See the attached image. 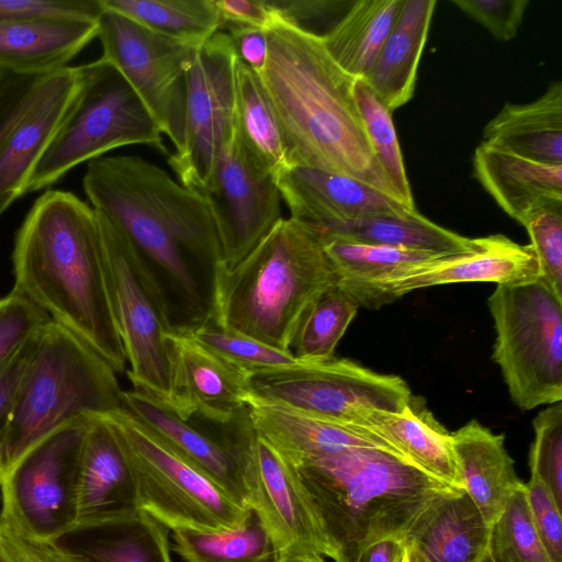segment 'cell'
<instances>
[{
	"label": "cell",
	"mask_w": 562,
	"mask_h": 562,
	"mask_svg": "<svg viewBox=\"0 0 562 562\" xmlns=\"http://www.w3.org/2000/svg\"><path fill=\"white\" fill-rule=\"evenodd\" d=\"M0 562H87L61 541L30 538L0 515Z\"/></svg>",
	"instance_id": "bcb514c9"
},
{
	"label": "cell",
	"mask_w": 562,
	"mask_h": 562,
	"mask_svg": "<svg viewBox=\"0 0 562 562\" xmlns=\"http://www.w3.org/2000/svg\"><path fill=\"white\" fill-rule=\"evenodd\" d=\"M116 374L83 340L46 322L32 339L15 393L3 474L29 448L71 419L123 408Z\"/></svg>",
	"instance_id": "8992f818"
},
{
	"label": "cell",
	"mask_w": 562,
	"mask_h": 562,
	"mask_svg": "<svg viewBox=\"0 0 562 562\" xmlns=\"http://www.w3.org/2000/svg\"><path fill=\"white\" fill-rule=\"evenodd\" d=\"M359 305L337 282L326 289L301 319L290 351L297 361L334 359L337 344L355 318Z\"/></svg>",
	"instance_id": "8d00e7d4"
},
{
	"label": "cell",
	"mask_w": 562,
	"mask_h": 562,
	"mask_svg": "<svg viewBox=\"0 0 562 562\" xmlns=\"http://www.w3.org/2000/svg\"><path fill=\"white\" fill-rule=\"evenodd\" d=\"M78 85L76 67L53 71L40 94L0 146V216L26 194L31 175L68 111Z\"/></svg>",
	"instance_id": "7402d4cb"
},
{
	"label": "cell",
	"mask_w": 562,
	"mask_h": 562,
	"mask_svg": "<svg viewBox=\"0 0 562 562\" xmlns=\"http://www.w3.org/2000/svg\"><path fill=\"white\" fill-rule=\"evenodd\" d=\"M215 4L222 19L221 31L231 25L267 31L278 21L267 0H215Z\"/></svg>",
	"instance_id": "816d5d0a"
},
{
	"label": "cell",
	"mask_w": 562,
	"mask_h": 562,
	"mask_svg": "<svg viewBox=\"0 0 562 562\" xmlns=\"http://www.w3.org/2000/svg\"><path fill=\"white\" fill-rule=\"evenodd\" d=\"M101 4L154 32L187 42L203 43L222 27L215 0H101Z\"/></svg>",
	"instance_id": "d590c367"
},
{
	"label": "cell",
	"mask_w": 562,
	"mask_h": 562,
	"mask_svg": "<svg viewBox=\"0 0 562 562\" xmlns=\"http://www.w3.org/2000/svg\"><path fill=\"white\" fill-rule=\"evenodd\" d=\"M461 11L483 25L495 38L510 41L522 23L529 0H453Z\"/></svg>",
	"instance_id": "c3c4849f"
},
{
	"label": "cell",
	"mask_w": 562,
	"mask_h": 562,
	"mask_svg": "<svg viewBox=\"0 0 562 562\" xmlns=\"http://www.w3.org/2000/svg\"><path fill=\"white\" fill-rule=\"evenodd\" d=\"M535 438L529 468L562 509V401L540 411L532 422Z\"/></svg>",
	"instance_id": "b9f144b4"
},
{
	"label": "cell",
	"mask_w": 562,
	"mask_h": 562,
	"mask_svg": "<svg viewBox=\"0 0 562 562\" xmlns=\"http://www.w3.org/2000/svg\"><path fill=\"white\" fill-rule=\"evenodd\" d=\"M476 239V246L468 251L404 266L378 280L338 284L359 306L376 310L417 289L461 282L501 284L540 276L530 245H519L502 234Z\"/></svg>",
	"instance_id": "e0dca14e"
},
{
	"label": "cell",
	"mask_w": 562,
	"mask_h": 562,
	"mask_svg": "<svg viewBox=\"0 0 562 562\" xmlns=\"http://www.w3.org/2000/svg\"><path fill=\"white\" fill-rule=\"evenodd\" d=\"M89 416L74 418L37 441L3 474L0 515L23 535L60 541L77 529Z\"/></svg>",
	"instance_id": "8fae6325"
},
{
	"label": "cell",
	"mask_w": 562,
	"mask_h": 562,
	"mask_svg": "<svg viewBox=\"0 0 562 562\" xmlns=\"http://www.w3.org/2000/svg\"><path fill=\"white\" fill-rule=\"evenodd\" d=\"M236 59L231 37L218 31L196 47L186 72L183 143L168 164L178 181L195 191L207 186L234 131Z\"/></svg>",
	"instance_id": "9a60e30c"
},
{
	"label": "cell",
	"mask_w": 562,
	"mask_h": 562,
	"mask_svg": "<svg viewBox=\"0 0 562 562\" xmlns=\"http://www.w3.org/2000/svg\"><path fill=\"white\" fill-rule=\"evenodd\" d=\"M535 527L553 562H562V518L550 491L536 477L525 483Z\"/></svg>",
	"instance_id": "681fc988"
},
{
	"label": "cell",
	"mask_w": 562,
	"mask_h": 562,
	"mask_svg": "<svg viewBox=\"0 0 562 562\" xmlns=\"http://www.w3.org/2000/svg\"><path fill=\"white\" fill-rule=\"evenodd\" d=\"M235 127L249 161L277 177L288 167L280 126L261 79L238 58L234 71Z\"/></svg>",
	"instance_id": "1f68e13d"
},
{
	"label": "cell",
	"mask_w": 562,
	"mask_h": 562,
	"mask_svg": "<svg viewBox=\"0 0 562 562\" xmlns=\"http://www.w3.org/2000/svg\"><path fill=\"white\" fill-rule=\"evenodd\" d=\"M169 532L140 510L128 518L76 529L65 538L71 540L66 546L87 562H172Z\"/></svg>",
	"instance_id": "4dcf8cb0"
},
{
	"label": "cell",
	"mask_w": 562,
	"mask_h": 562,
	"mask_svg": "<svg viewBox=\"0 0 562 562\" xmlns=\"http://www.w3.org/2000/svg\"><path fill=\"white\" fill-rule=\"evenodd\" d=\"M267 38V61L258 75L288 166L351 177L396 199L364 131L353 93L357 79L334 61L319 37L278 20Z\"/></svg>",
	"instance_id": "7a4b0ae2"
},
{
	"label": "cell",
	"mask_w": 562,
	"mask_h": 562,
	"mask_svg": "<svg viewBox=\"0 0 562 562\" xmlns=\"http://www.w3.org/2000/svg\"><path fill=\"white\" fill-rule=\"evenodd\" d=\"M403 3L404 0H353L323 38L329 56L349 76L362 78L387 37Z\"/></svg>",
	"instance_id": "836d02e7"
},
{
	"label": "cell",
	"mask_w": 562,
	"mask_h": 562,
	"mask_svg": "<svg viewBox=\"0 0 562 562\" xmlns=\"http://www.w3.org/2000/svg\"><path fill=\"white\" fill-rule=\"evenodd\" d=\"M278 562H326L325 560L302 558V557H281Z\"/></svg>",
	"instance_id": "6f0895ef"
},
{
	"label": "cell",
	"mask_w": 562,
	"mask_h": 562,
	"mask_svg": "<svg viewBox=\"0 0 562 562\" xmlns=\"http://www.w3.org/2000/svg\"><path fill=\"white\" fill-rule=\"evenodd\" d=\"M281 557L329 559L318 522L281 454L256 432L254 498Z\"/></svg>",
	"instance_id": "ffe728a7"
},
{
	"label": "cell",
	"mask_w": 562,
	"mask_h": 562,
	"mask_svg": "<svg viewBox=\"0 0 562 562\" xmlns=\"http://www.w3.org/2000/svg\"><path fill=\"white\" fill-rule=\"evenodd\" d=\"M12 291L70 330L116 373L126 372L112 315L95 211L76 194L48 189L29 210L12 249Z\"/></svg>",
	"instance_id": "3957f363"
},
{
	"label": "cell",
	"mask_w": 562,
	"mask_h": 562,
	"mask_svg": "<svg viewBox=\"0 0 562 562\" xmlns=\"http://www.w3.org/2000/svg\"><path fill=\"white\" fill-rule=\"evenodd\" d=\"M101 0H0V19L14 16H68L98 21Z\"/></svg>",
	"instance_id": "f907efd6"
},
{
	"label": "cell",
	"mask_w": 562,
	"mask_h": 562,
	"mask_svg": "<svg viewBox=\"0 0 562 562\" xmlns=\"http://www.w3.org/2000/svg\"><path fill=\"white\" fill-rule=\"evenodd\" d=\"M276 183L290 217L317 232L374 215L416 211L355 178L319 169L288 166Z\"/></svg>",
	"instance_id": "44dd1931"
},
{
	"label": "cell",
	"mask_w": 562,
	"mask_h": 562,
	"mask_svg": "<svg viewBox=\"0 0 562 562\" xmlns=\"http://www.w3.org/2000/svg\"><path fill=\"white\" fill-rule=\"evenodd\" d=\"M98 35V21L68 16L0 19V68L50 74L68 66Z\"/></svg>",
	"instance_id": "603a6c76"
},
{
	"label": "cell",
	"mask_w": 562,
	"mask_h": 562,
	"mask_svg": "<svg viewBox=\"0 0 562 562\" xmlns=\"http://www.w3.org/2000/svg\"><path fill=\"white\" fill-rule=\"evenodd\" d=\"M322 237L406 248L434 254H457L473 249L476 238H468L431 222L416 211L404 215L381 214L331 225Z\"/></svg>",
	"instance_id": "d6a6232c"
},
{
	"label": "cell",
	"mask_w": 562,
	"mask_h": 562,
	"mask_svg": "<svg viewBox=\"0 0 562 562\" xmlns=\"http://www.w3.org/2000/svg\"><path fill=\"white\" fill-rule=\"evenodd\" d=\"M138 512L136 479L116 428L108 413L90 415L81 454L77 529Z\"/></svg>",
	"instance_id": "d6986e66"
},
{
	"label": "cell",
	"mask_w": 562,
	"mask_h": 562,
	"mask_svg": "<svg viewBox=\"0 0 562 562\" xmlns=\"http://www.w3.org/2000/svg\"><path fill=\"white\" fill-rule=\"evenodd\" d=\"M353 0H267L277 19L301 32L324 38Z\"/></svg>",
	"instance_id": "f6af8a7d"
},
{
	"label": "cell",
	"mask_w": 562,
	"mask_h": 562,
	"mask_svg": "<svg viewBox=\"0 0 562 562\" xmlns=\"http://www.w3.org/2000/svg\"><path fill=\"white\" fill-rule=\"evenodd\" d=\"M337 282L321 234L281 218L238 263L220 262L212 319L273 348L290 351L304 314Z\"/></svg>",
	"instance_id": "5b68a950"
},
{
	"label": "cell",
	"mask_w": 562,
	"mask_h": 562,
	"mask_svg": "<svg viewBox=\"0 0 562 562\" xmlns=\"http://www.w3.org/2000/svg\"><path fill=\"white\" fill-rule=\"evenodd\" d=\"M350 425L380 438L431 476L464 491L451 432L434 417L423 398L412 395L400 413L367 411Z\"/></svg>",
	"instance_id": "cb8c5ba5"
},
{
	"label": "cell",
	"mask_w": 562,
	"mask_h": 562,
	"mask_svg": "<svg viewBox=\"0 0 562 562\" xmlns=\"http://www.w3.org/2000/svg\"><path fill=\"white\" fill-rule=\"evenodd\" d=\"M50 317L19 293L0 297V370Z\"/></svg>",
	"instance_id": "ee69618b"
},
{
	"label": "cell",
	"mask_w": 562,
	"mask_h": 562,
	"mask_svg": "<svg viewBox=\"0 0 562 562\" xmlns=\"http://www.w3.org/2000/svg\"><path fill=\"white\" fill-rule=\"evenodd\" d=\"M248 409L256 432L288 461L359 446H376L394 451L380 438L352 425L328 422L252 400L248 401Z\"/></svg>",
	"instance_id": "4316f807"
},
{
	"label": "cell",
	"mask_w": 562,
	"mask_h": 562,
	"mask_svg": "<svg viewBox=\"0 0 562 562\" xmlns=\"http://www.w3.org/2000/svg\"><path fill=\"white\" fill-rule=\"evenodd\" d=\"M247 382L249 400L344 425L367 411L400 413L413 395L402 378L374 372L349 359L297 361L250 372Z\"/></svg>",
	"instance_id": "7c38bea8"
},
{
	"label": "cell",
	"mask_w": 562,
	"mask_h": 562,
	"mask_svg": "<svg viewBox=\"0 0 562 562\" xmlns=\"http://www.w3.org/2000/svg\"><path fill=\"white\" fill-rule=\"evenodd\" d=\"M490 553L495 562H553L535 527L525 483L492 524Z\"/></svg>",
	"instance_id": "ab89813d"
},
{
	"label": "cell",
	"mask_w": 562,
	"mask_h": 562,
	"mask_svg": "<svg viewBox=\"0 0 562 562\" xmlns=\"http://www.w3.org/2000/svg\"><path fill=\"white\" fill-rule=\"evenodd\" d=\"M172 405L178 416L226 424L248 406L247 373L189 335L169 333Z\"/></svg>",
	"instance_id": "ac0fdd59"
},
{
	"label": "cell",
	"mask_w": 562,
	"mask_h": 562,
	"mask_svg": "<svg viewBox=\"0 0 562 562\" xmlns=\"http://www.w3.org/2000/svg\"><path fill=\"white\" fill-rule=\"evenodd\" d=\"M97 37L101 58L125 78L179 150L184 133L186 72L201 43L159 34L105 9L98 20Z\"/></svg>",
	"instance_id": "4fadbf2b"
},
{
	"label": "cell",
	"mask_w": 562,
	"mask_h": 562,
	"mask_svg": "<svg viewBox=\"0 0 562 562\" xmlns=\"http://www.w3.org/2000/svg\"><path fill=\"white\" fill-rule=\"evenodd\" d=\"M325 254L339 284H356L378 280L390 272L447 254H434L322 237Z\"/></svg>",
	"instance_id": "74e56055"
},
{
	"label": "cell",
	"mask_w": 562,
	"mask_h": 562,
	"mask_svg": "<svg viewBox=\"0 0 562 562\" xmlns=\"http://www.w3.org/2000/svg\"><path fill=\"white\" fill-rule=\"evenodd\" d=\"M334 562H357L375 541L406 536L432 505L458 490L376 446L284 460Z\"/></svg>",
	"instance_id": "277c9868"
},
{
	"label": "cell",
	"mask_w": 562,
	"mask_h": 562,
	"mask_svg": "<svg viewBox=\"0 0 562 562\" xmlns=\"http://www.w3.org/2000/svg\"><path fill=\"white\" fill-rule=\"evenodd\" d=\"M48 75L0 68V146L34 104Z\"/></svg>",
	"instance_id": "7dc6e473"
},
{
	"label": "cell",
	"mask_w": 562,
	"mask_h": 562,
	"mask_svg": "<svg viewBox=\"0 0 562 562\" xmlns=\"http://www.w3.org/2000/svg\"><path fill=\"white\" fill-rule=\"evenodd\" d=\"M493 360L515 405L531 411L562 401V297L541 277L496 284L488 297Z\"/></svg>",
	"instance_id": "ba28073f"
},
{
	"label": "cell",
	"mask_w": 562,
	"mask_h": 562,
	"mask_svg": "<svg viewBox=\"0 0 562 562\" xmlns=\"http://www.w3.org/2000/svg\"><path fill=\"white\" fill-rule=\"evenodd\" d=\"M474 177L503 211L519 222L535 211L562 204V165L531 160L481 143Z\"/></svg>",
	"instance_id": "d4e9b609"
},
{
	"label": "cell",
	"mask_w": 562,
	"mask_h": 562,
	"mask_svg": "<svg viewBox=\"0 0 562 562\" xmlns=\"http://www.w3.org/2000/svg\"><path fill=\"white\" fill-rule=\"evenodd\" d=\"M82 188L92 209L138 256L162 299L171 333L188 335L210 321L222 251L205 198L133 155L90 160Z\"/></svg>",
	"instance_id": "6da1fadb"
},
{
	"label": "cell",
	"mask_w": 562,
	"mask_h": 562,
	"mask_svg": "<svg viewBox=\"0 0 562 562\" xmlns=\"http://www.w3.org/2000/svg\"><path fill=\"white\" fill-rule=\"evenodd\" d=\"M224 30H227L237 58L259 74L268 56L267 31L239 25L226 26Z\"/></svg>",
	"instance_id": "db71d44e"
},
{
	"label": "cell",
	"mask_w": 562,
	"mask_h": 562,
	"mask_svg": "<svg viewBox=\"0 0 562 562\" xmlns=\"http://www.w3.org/2000/svg\"><path fill=\"white\" fill-rule=\"evenodd\" d=\"M188 335L247 374L297 362L291 351L273 348L247 335L224 328L213 319Z\"/></svg>",
	"instance_id": "60d3db41"
},
{
	"label": "cell",
	"mask_w": 562,
	"mask_h": 562,
	"mask_svg": "<svg viewBox=\"0 0 562 562\" xmlns=\"http://www.w3.org/2000/svg\"><path fill=\"white\" fill-rule=\"evenodd\" d=\"M125 411L151 430L178 457L237 503L251 507L256 430L248 406L226 424L178 416L138 390L123 391Z\"/></svg>",
	"instance_id": "5bb4252c"
},
{
	"label": "cell",
	"mask_w": 562,
	"mask_h": 562,
	"mask_svg": "<svg viewBox=\"0 0 562 562\" xmlns=\"http://www.w3.org/2000/svg\"><path fill=\"white\" fill-rule=\"evenodd\" d=\"M522 226L530 236L540 276L562 297V204L535 211Z\"/></svg>",
	"instance_id": "7bdbcfd3"
},
{
	"label": "cell",
	"mask_w": 562,
	"mask_h": 562,
	"mask_svg": "<svg viewBox=\"0 0 562 562\" xmlns=\"http://www.w3.org/2000/svg\"><path fill=\"white\" fill-rule=\"evenodd\" d=\"M353 93L367 137L395 198L407 209L416 210L392 112L362 79L355 81Z\"/></svg>",
	"instance_id": "f35d334b"
},
{
	"label": "cell",
	"mask_w": 562,
	"mask_h": 562,
	"mask_svg": "<svg viewBox=\"0 0 562 562\" xmlns=\"http://www.w3.org/2000/svg\"><path fill=\"white\" fill-rule=\"evenodd\" d=\"M32 339L0 370V481L3 475L2 459L7 430L15 393L29 358Z\"/></svg>",
	"instance_id": "f5cc1de1"
},
{
	"label": "cell",
	"mask_w": 562,
	"mask_h": 562,
	"mask_svg": "<svg viewBox=\"0 0 562 562\" xmlns=\"http://www.w3.org/2000/svg\"><path fill=\"white\" fill-rule=\"evenodd\" d=\"M95 214L109 302L130 366L127 376L135 390L171 408V327L165 304L128 240L103 214Z\"/></svg>",
	"instance_id": "9c48e42d"
},
{
	"label": "cell",
	"mask_w": 562,
	"mask_h": 562,
	"mask_svg": "<svg viewBox=\"0 0 562 562\" xmlns=\"http://www.w3.org/2000/svg\"><path fill=\"white\" fill-rule=\"evenodd\" d=\"M404 551V540L385 538L367 547L357 562H401Z\"/></svg>",
	"instance_id": "11a10c76"
},
{
	"label": "cell",
	"mask_w": 562,
	"mask_h": 562,
	"mask_svg": "<svg viewBox=\"0 0 562 562\" xmlns=\"http://www.w3.org/2000/svg\"><path fill=\"white\" fill-rule=\"evenodd\" d=\"M482 144L547 164L562 165V82L538 99L507 103L483 128Z\"/></svg>",
	"instance_id": "f1b7e54d"
},
{
	"label": "cell",
	"mask_w": 562,
	"mask_h": 562,
	"mask_svg": "<svg viewBox=\"0 0 562 562\" xmlns=\"http://www.w3.org/2000/svg\"><path fill=\"white\" fill-rule=\"evenodd\" d=\"M480 562H495L491 553L488 552Z\"/></svg>",
	"instance_id": "680465c9"
},
{
	"label": "cell",
	"mask_w": 562,
	"mask_h": 562,
	"mask_svg": "<svg viewBox=\"0 0 562 562\" xmlns=\"http://www.w3.org/2000/svg\"><path fill=\"white\" fill-rule=\"evenodd\" d=\"M198 192L210 205L226 267L246 257L282 218L274 177L249 161L235 126L207 186Z\"/></svg>",
	"instance_id": "2e32d148"
},
{
	"label": "cell",
	"mask_w": 562,
	"mask_h": 562,
	"mask_svg": "<svg viewBox=\"0 0 562 562\" xmlns=\"http://www.w3.org/2000/svg\"><path fill=\"white\" fill-rule=\"evenodd\" d=\"M76 70V94L31 175L26 194L119 147L146 145L169 156L156 121L111 64L100 57Z\"/></svg>",
	"instance_id": "52a82bcc"
},
{
	"label": "cell",
	"mask_w": 562,
	"mask_h": 562,
	"mask_svg": "<svg viewBox=\"0 0 562 562\" xmlns=\"http://www.w3.org/2000/svg\"><path fill=\"white\" fill-rule=\"evenodd\" d=\"M401 562H428V560L414 544L405 542V551Z\"/></svg>",
	"instance_id": "9f6ffc18"
},
{
	"label": "cell",
	"mask_w": 562,
	"mask_h": 562,
	"mask_svg": "<svg viewBox=\"0 0 562 562\" xmlns=\"http://www.w3.org/2000/svg\"><path fill=\"white\" fill-rule=\"evenodd\" d=\"M464 492L492 526L524 482L515 472L504 436L472 419L451 432Z\"/></svg>",
	"instance_id": "83f0119b"
},
{
	"label": "cell",
	"mask_w": 562,
	"mask_h": 562,
	"mask_svg": "<svg viewBox=\"0 0 562 562\" xmlns=\"http://www.w3.org/2000/svg\"><path fill=\"white\" fill-rule=\"evenodd\" d=\"M173 551L186 562H278L279 549L258 510L249 507L236 527L172 531Z\"/></svg>",
	"instance_id": "e575fe53"
},
{
	"label": "cell",
	"mask_w": 562,
	"mask_h": 562,
	"mask_svg": "<svg viewBox=\"0 0 562 562\" xmlns=\"http://www.w3.org/2000/svg\"><path fill=\"white\" fill-rule=\"evenodd\" d=\"M491 526L464 492L432 505L413 526L405 542L428 562H480L490 552Z\"/></svg>",
	"instance_id": "f546056e"
},
{
	"label": "cell",
	"mask_w": 562,
	"mask_h": 562,
	"mask_svg": "<svg viewBox=\"0 0 562 562\" xmlns=\"http://www.w3.org/2000/svg\"><path fill=\"white\" fill-rule=\"evenodd\" d=\"M436 4V0H404L376 57L360 78L390 112L414 95Z\"/></svg>",
	"instance_id": "484cf974"
},
{
	"label": "cell",
	"mask_w": 562,
	"mask_h": 562,
	"mask_svg": "<svg viewBox=\"0 0 562 562\" xmlns=\"http://www.w3.org/2000/svg\"><path fill=\"white\" fill-rule=\"evenodd\" d=\"M133 469L140 510L170 531H216L238 526L244 506L178 457L124 408L108 413Z\"/></svg>",
	"instance_id": "30bf717a"
}]
</instances>
